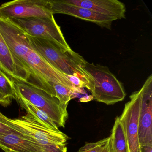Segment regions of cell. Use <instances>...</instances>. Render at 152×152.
<instances>
[{"mask_svg":"<svg viewBox=\"0 0 152 152\" xmlns=\"http://www.w3.org/2000/svg\"><path fill=\"white\" fill-rule=\"evenodd\" d=\"M87 88L95 100L107 105L122 101L126 96L122 83L107 66L87 62L83 67Z\"/></svg>","mask_w":152,"mask_h":152,"instance_id":"cell-3","label":"cell"},{"mask_svg":"<svg viewBox=\"0 0 152 152\" xmlns=\"http://www.w3.org/2000/svg\"><path fill=\"white\" fill-rule=\"evenodd\" d=\"M109 137L95 142L85 144L78 152H101L109 142Z\"/></svg>","mask_w":152,"mask_h":152,"instance_id":"cell-18","label":"cell"},{"mask_svg":"<svg viewBox=\"0 0 152 152\" xmlns=\"http://www.w3.org/2000/svg\"><path fill=\"white\" fill-rule=\"evenodd\" d=\"M49 1L53 15L56 14L68 15L110 30L112 23L116 20L113 18L97 14L89 10L66 4L63 0H50Z\"/></svg>","mask_w":152,"mask_h":152,"instance_id":"cell-10","label":"cell"},{"mask_svg":"<svg viewBox=\"0 0 152 152\" xmlns=\"http://www.w3.org/2000/svg\"><path fill=\"white\" fill-rule=\"evenodd\" d=\"M51 86L54 90L55 97L64 105H68L69 101L79 93L72 88L61 83H52Z\"/></svg>","mask_w":152,"mask_h":152,"instance_id":"cell-16","label":"cell"},{"mask_svg":"<svg viewBox=\"0 0 152 152\" xmlns=\"http://www.w3.org/2000/svg\"><path fill=\"white\" fill-rule=\"evenodd\" d=\"M0 33L13 56L30 76L31 86L55 97L52 83H61L82 93L73 88L68 75L54 68L39 55L27 34L11 20L0 18Z\"/></svg>","mask_w":152,"mask_h":152,"instance_id":"cell-1","label":"cell"},{"mask_svg":"<svg viewBox=\"0 0 152 152\" xmlns=\"http://www.w3.org/2000/svg\"><path fill=\"white\" fill-rule=\"evenodd\" d=\"M16 99L21 107L26 110L27 114L43 126L50 129L59 131L55 122L43 111L39 109L26 99L16 95Z\"/></svg>","mask_w":152,"mask_h":152,"instance_id":"cell-14","label":"cell"},{"mask_svg":"<svg viewBox=\"0 0 152 152\" xmlns=\"http://www.w3.org/2000/svg\"><path fill=\"white\" fill-rule=\"evenodd\" d=\"M139 152H141V150H140Z\"/></svg>","mask_w":152,"mask_h":152,"instance_id":"cell-25","label":"cell"},{"mask_svg":"<svg viewBox=\"0 0 152 152\" xmlns=\"http://www.w3.org/2000/svg\"><path fill=\"white\" fill-rule=\"evenodd\" d=\"M0 71L15 82L31 85L30 77L15 58L0 33Z\"/></svg>","mask_w":152,"mask_h":152,"instance_id":"cell-12","label":"cell"},{"mask_svg":"<svg viewBox=\"0 0 152 152\" xmlns=\"http://www.w3.org/2000/svg\"><path fill=\"white\" fill-rule=\"evenodd\" d=\"M16 95L26 99L46 113L58 127H64L68 119L67 105L62 104L56 97L23 83L15 82Z\"/></svg>","mask_w":152,"mask_h":152,"instance_id":"cell-4","label":"cell"},{"mask_svg":"<svg viewBox=\"0 0 152 152\" xmlns=\"http://www.w3.org/2000/svg\"><path fill=\"white\" fill-rule=\"evenodd\" d=\"M141 102L139 117L138 139L140 147L152 146V75L140 89Z\"/></svg>","mask_w":152,"mask_h":152,"instance_id":"cell-9","label":"cell"},{"mask_svg":"<svg viewBox=\"0 0 152 152\" xmlns=\"http://www.w3.org/2000/svg\"><path fill=\"white\" fill-rule=\"evenodd\" d=\"M110 152H129L125 133L119 117H116L109 136Z\"/></svg>","mask_w":152,"mask_h":152,"instance_id":"cell-15","label":"cell"},{"mask_svg":"<svg viewBox=\"0 0 152 152\" xmlns=\"http://www.w3.org/2000/svg\"><path fill=\"white\" fill-rule=\"evenodd\" d=\"M66 4L89 10L115 20L125 18V5L118 0H63Z\"/></svg>","mask_w":152,"mask_h":152,"instance_id":"cell-11","label":"cell"},{"mask_svg":"<svg viewBox=\"0 0 152 152\" xmlns=\"http://www.w3.org/2000/svg\"><path fill=\"white\" fill-rule=\"evenodd\" d=\"M42 152H67V148L65 146H46Z\"/></svg>","mask_w":152,"mask_h":152,"instance_id":"cell-19","label":"cell"},{"mask_svg":"<svg viewBox=\"0 0 152 152\" xmlns=\"http://www.w3.org/2000/svg\"><path fill=\"white\" fill-rule=\"evenodd\" d=\"M10 133H18V132L15 130L8 124L0 121V133L6 134Z\"/></svg>","mask_w":152,"mask_h":152,"instance_id":"cell-20","label":"cell"},{"mask_svg":"<svg viewBox=\"0 0 152 152\" xmlns=\"http://www.w3.org/2000/svg\"><path fill=\"white\" fill-rule=\"evenodd\" d=\"M9 19L29 36L48 40L64 50H72L54 17Z\"/></svg>","mask_w":152,"mask_h":152,"instance_id":"cell-6","label":"cell"},{"mask_svg":"<svg viewBox=\"0 0 152 152\" xmlns=\"http://www.w3.org/2000/svg\"><path fill=\"white\" fill-rule=\"evenodd\" d=\"M25 137L42 146H64L68 137L62 132L50 129L26 114L19 118H0Z\"/></svg>","mask_w":152,"mask_h":152,"instance_id":"cell-5","label":"cell"},{"mask_svg":"<svg viewBox=\"0 0 152 152\" xmlns=\"http://www.w3.org/2000/svg\"><path fill=\"white\" fill-rule=\"evenodd\" d=\"M119 119L122 125L128 143L129 152H139L138 139L139 117L141 102L140 89L130 96Z\"/></svg>","mask_w":152,"mask_h":152,"instance_id":"cell-8","label":"cell"},{"mask_svg":"<svg viewBox=\"0 0 152 152\" xmlns=\"http://www.w3.org/2000/svg\"><path fill=\"white\" fill-rule=\"evenodd\" d=\"M42 146L18 133H0V148L5 152H42Z\"/></svg>","mask_w":152,"mask_h":152,"instance_id":"cell-13","label":"cell"},{"mask_svg":"<svg viewBox=\"0 0 152 152\" xmlns=\"http://www.w3.org/2000/svg\"><path fill=\"white\" fill-rule=\"evenodd\" d=\"M15 81L0 71V92L7 96L16 99Z\"/></svg>","mask_w":152,"mask_h":152,"instance_id":"cell-17","label":"cell"},{"mask_svg":"<svg viewBox=\"0 0 152 152\" xmlns=\"http://www.w3.org/2000/svg\"><path fill=\"white\" fill-rule=\"evenodd\" d=\"M6 116H5V115H3V114H2V113H1V112H0V118H5Z\"/></svg>","mask_w":152,"mask_h":152,"instance_id":"cell-24","label":"cell"},{"mask_svg":"<svg viewBox=\"0 0 152 152\" xmlns=\"http://www.w3.org/2000/svg\"><path fill=\"white\" fill-rule=\"evenodd\" d=\"M110 152V151H109V147L108 143H107V145L104 148V149L102 150V152Z\"/></svg>","mask_w":152,"mask_h":152,"instance_id":"cell-23","label":"cell"},{"mask_svg":"<svg viewBox=\"0 0 152 152\" xmlns=\"http://www.w3.org/2000/svg\"><path fill=\"white\" fill-rule=\"evenodd\" d=\"M53 17L47 0H15L0 6V18L4 19Z\"/></svg>","mask_w":152,"mask_h":152,"instance_id":"cell-7","label":"cell"},{"mask_svg":"<svg viewBox=\"0 0 152 152\" xmlns=\"http://www.w3.org/2000/svg\"><path fill=\"white\" fill-rule=\"evenodd\" d=\"M28 36L33 48L48 63L62 73L77 76L87 85L83 67L87 62L73 50H66L52 42L45 39Z\"/></svg>","mask_w":152,"mask_h":152,"instance_id":"cell-2","label":"cell"},{"mask_svg":"<svg viewBox=\"0 0 152 152\" xmlns=\"http://www.w3.org/2000/svg\"><path fill=\"white\" fill-rule=\"evenodd\" d=\"M141 152H152V146H144L140 147Z\"/></svg>","mask_w":152,"mask_h":152,"instance_id":"cell-22","label":"cell"},{"mask_svg":"<svg viewBox=\"0 0 152 152\" xmlns=\"http://www.w3.org/2000/svg\"><path fill=\"white\" fill-rule=\"evenodd\" d=\"M11 98L0 92V104L4 107L7 106L11 103Z\"/></svg>","mask_w":152,"mask_h":152,"instance_id":"cell-21","label":"cell"}]
</instances>
